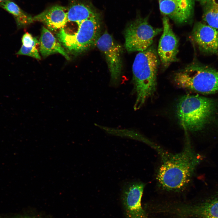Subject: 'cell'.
I'll return each instance as SVG.
<instances>
[{
	"instance_id": "11",
	"label": "cell",
	"mask_w": 218,
	"mask_h": 218,
	"mask_svg": "<svg viewBox=\"0 0 218 218\" xmlns=\"http://www.w3.org/2000/svg\"><path fill=\"white\" fill-rule=\"evenodd\" d=\"M192 35L201 51L206 53L218 54V29L203 22H197L194 25Z\"/></svg>"
},
{
	"instance_id": "5",
	"label": "cell",
	"mask_w": 218,
	"mask_h": 218,
	"mask_svg": "<svg viewBox=\"0 0 218 218\" xmlns=\"http://www.w3.org/2000/svg\"><path fill=\"white\" fill-rule=\"evenodd\" d=\"M77 23L78 29L74 34H69L63 28L56 34L61 45L68 53L74 55L81 53L96 45L100 36V15L98 12Z\"/></svg>"
},
{
	"instance_id": "1",
	"label": "cell",
	"mask_w": 218,
	"mask_h": 218,
	"mask_svg": "<svg viewBox=\"0 0 218 218\" xmlns=\"http://www.w3.org/2000/svg\"><path fill=\"white\" fill-rule=\"evenodd\" d=\"M162 163L157 175L160 186L168 190H178L189 182L199 160L189 143L180 153L173 154L159 150Z\"/></svg>"
},
{
	"instance_id": "17",
	"label": "cell",
	"mask_w": 218,
	"mask_h": 218,
	"mask_svg": "<svg viewBox=\"0 0 218 218\" xmlns=\"http://www.w3.org/2000/svg\"><path fill=\"white\" fill-rule=\"evenodd\" d=\"M0 6L13 15L19 28L26 27L34 21L33 17L12 1L10 0L5 1L1 3Z\"/></svg>"
},
{
	"instance_id": "4",
	"label": "cell",
	"mask_w": 218,
	"mask_h": 218,
	"mask_svg": "<svg viewBox=\"0 0 218 218\" xmlns=\"http://www.w3.org/2000/svg\"><path fill=\"white\" fill-rule=\"evenodd\" d=\"M173 80L179 88L203 93L218 91V70L196 62L175 72Z\"/></svg>"
},
{
	"instance_id": "15",
	"label": "cell",
	"mask_w": 218,
	"mask_h": 218,
	"mask_svg": "<svg viewBox=\"0 0 218 218\" xmlns=\"http://www.w3.org/2000/svg\"><path fill=\"white\" fill-rule=\"evenodd\" d=\"M39 42L40 51L43 57L59 53L67 60L70 59L69 56L59 41L49 30L44 27L41 29Z\"/></svg>"
},
{
	"instance_id": "9",
	"label": "cell",
	"mask_w": 218,
	"mask_h": 218,
	"mask_svg": "<svg viewBox=\"0 0 218 218\" xmlns=\"http://www.w3.org/2000/svg\"><path fill=\"white\" fill-rule=\"evenodd\" d=\"M162 23L163 32L159 41L157 54L163 66L167 68L177 60L179 40L172 30L167 17H163Z\"/></svg>"
},
{
	"instance_id": "19",
	"label": "cell",
	"mask_w": 218,
	"mask_h": 218,
	"mask_svg": "<svg viewBox=\"0 0 218 218\" xmlns=\"http://www.w3.org/2000/svg\"><path fill=\"white\" fill-rule=\"evenodd\" d=\"M22 45L26 47L36 46L39 44V42L37 39L29 33L26 32L23 36L22 38Z\"/></svg>"
},
{
	"instance_id": "16",
	"label": "cell",
	"mask_w": 218,
	"mask_h": 218,
	"mask_svg": "<svg viewBox=\"0 0 218 218\" xmlns=\"http://www.w3.org/2000/svg\"><path fill=\"white\" fill-rule=\"evenodd\" d=\"M202 9L204 22L218 29V0H196Z\"/></svg>"
},
{
	"instance_id": "13",
	"label": "cell",
	"mask_w": 218,
	"mask_h": 218,
	"mask_svg": "<svg viewBox=\"0 0 218 218\" xmlns=\"http://www.w3.org/2000/svg\"><path fill=\"white\" fill-rule=\"evenodd\" d=\"M33 19L34 21L43 23L50 31L61 29L68 21L67 8L60 5L53 6L33 17Z\"/></svg>"
},
{
	"instance_id": "6",
	"label": "cell",
	"mask_w": 218,
	"mask_h": 218,
	"mask_svg": "<svg viewBox=\"0 0 218 218\" xmlns=\"http://www.w3.org/2000/svg\"><path fill=\"white\" fill-rule=\"evenodd\" d=\"M148 18L137 17L126 27L124 32V45L128 52L145 50L152 45L154 38L163 31L161 28L151 26Z\"/></svg>"
},
{
	"instance_id": "10",
	"label": "cell",
	"mask_w": 218,
	"mask_h": 218,
	"mask_svg": "<svg viewBox=\"0 0 218 218\" xmlns=\"http://www.w3.org/2000/svg\"><path fill=\"white\" fill-rule=\"evenodd\" d=\"M196 0H158L160 12L177 24L187 23L192 19Z\"/></svg>"
},
{
	"instance_id": "2",
	"label": "cell",
	"mask_w": 218,
	"mask_h": 218,
	"mask_svg": "<svg viewBox=\"0 0 218 218\" xmlns=\"http://www.w3.org/2000/svg\"><path fill=\"white\" fill-rule=\"evenodd\" d=\"M157 53L153 46L137 54L132 65L133 82L136 99L134 109L140 108L155 93L159 61Z\"/></svg>"
},
{
	"instance_id": "8",
	"label": "cell",
	"mask_w": 218,
	"mask_h": 218,
	"mask_svg": "<svg viewBox=\"0 0 218 218\" xmlns=\"http://www.w3.org/2000/svg\"><path fill=\"white\" fill-rule=\"evenodd\" d=\"M144 186L143 183L135 182L124 187L121 200L125 218H148L141 203Z\"/></svg>"
},
{
	"instance_id": "20",
	"label": "cell",
	"mask_w": 218,
	"mask_h": 218,
	"mask_svg": "<svg viewBox=\"0 0 218 218\" xmlns=\"http://www.w3.org/2000/svg\"><path fill=\"white\" fill-rule=\"evenodd\" d=\"M8 0H0V4L2 2H3L5 1H8Z\"/></svg>"
},
{
	"instance_id": "18",
	"label": "cell",
	"mask_w": 218,
	"mask_h": 218,
	"mask_svg": "<svg viewBox=\"0 0 218 218\" xmlns=\"http://www.w3.org/2000/svg\"><path fill=\"white\" fill-rule=\"evenodd\" d=\"M36 46L26 47L22 45L17 54L27 55L40 60L41 57Z\"/></svg>"
},
{
	"instance_id": "3",
	"label": "cell",
	"mask_w": 218,
	"mask_h": 218,
	"mask_svg": "<svg viewBox=\"0 0 218 218\" xmlns=\"http://www.w3.org/2000/svg\"><path fill=\"white\" fill-rule=\"evenodd\" d=\"M216 108L214 101L206 97L187 95L180 100L177 116L181 125L187 130H201L210 119Z\"/></svg>"
},
{
	"instance_id": "14",
	"label": "cell",
	"mask_w": 218,
	"mask_h": 218,
	"mask_svg": "<svg viewBox=\"0 0 218 218\" xmlns=\"http://www.w3.org/2000/svg\"><path fill=\"white\" fill-rule=\"evenodd\" d=\"M98 12L90 2L82 0H73L67 9L68 21L78 23Z\"/></svg>"
},
{
	"instance_id": "21",
	"label": "cell",
	"mask_w": 218,
	"mask_h": 218,
	"mask_svg": "<svg viewBox=\"0 0 218 218\" xmlns=\"http://www.w3.org/2000/svg\"></svg>"
},
{
	"instance_id": "7",
	"label": "cell",
	"mask_w": 218,
	"mask_h": 218,
	"mask_svg": "<svg viewBox=\"0 0 218 218\" xmlns=\"http://www.w3.org/2000/svg\"><path fill=\"white\" fill-rule=\"evenodd\" d=\"M96 45L104 55L110 74L111 83L116 86L121 78L122 68V46L105 31L98 38Z\"/></svg>"
},
{
	"instance_id": "12",
	"label": "cell",
	"mask_w": 218,
	"mask_h": 218,
	"mask_svg": "<svg viewBox=\"0 0 218 218\" xmlns=\"http://www.w3.org/2000/svg\"><path fill=\"white\" fill-rule=\"evenodd\" d=\"M181 213L191 218H218V193L206 196L198 202L183 208Z\"/></svg>"
}]
</instances>
